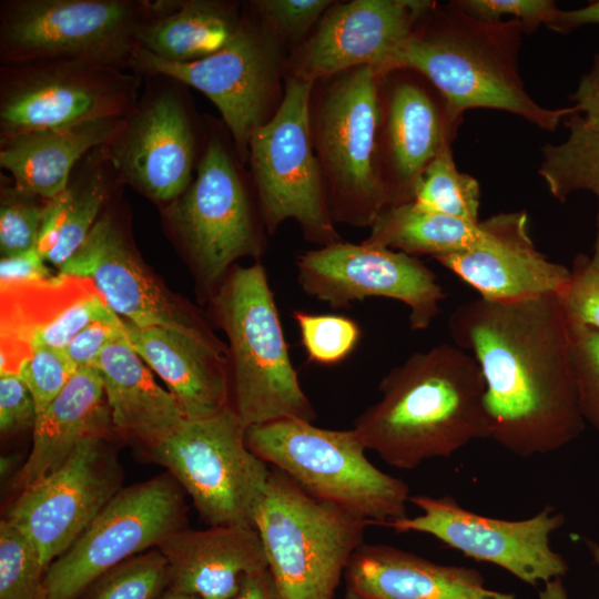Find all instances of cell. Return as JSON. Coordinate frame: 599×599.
Listing matches in <instances>:
<instances>
[{
  "label": "cell",
  "mask_w": 599,
  "mask_h": 599,
  "mask_svg": "<svg viewBox=\"0 0 599 599\" xmlns=\"http://www.w3.org/2000/svg\"><path fill=\"white\" fill-rule=\"evenodd\" d=\"M538 599H569L562 578H555L544 583L538 593Z\"/></svg>",
  "instance_id": "50"
},
{
  "label": "cell",
  "mask_w": 599,
  "mask_h": 599,
  "mask_svg": "<svg viewBox=\"0 0 599 599\" xmlns=\"http://www.w3.org/2000/svg\"><path fill=\"white\" fill-rule=\"evenodd\" d=\"M379 149L388 205L415 199L429 163L451 145L463 121L423 75L406 69L379 77Z\"/></svg>",
  "instance_id": "18"
},
{
  "label": "cell",
  "mask_w": 599,
  "mask_h": 599,
  "mask_svg": "<svg viewBox=\"0 0 599 599\" xmlns=\"http://www.w3.org/2000/svg\"><path fill=\"white\" fill-rule=\"evenodd\" d=\"M414 202L439 213L479 222V183L458 171L451 145L445 146L426 167Z\"/></svg>",
  "instance_id": "34"
},
{
  "label": "cell",
  "mask_w": 599,
  "mask_h": 599,
  "mask_svg": "<svg viewBox=\"0 0 599 599\" xmlns=\"http://www.w3.org/2000/svg\"><path fill=\"white\" fill-rule=\"evenodd\" d=\"M123 331L136 354L164 380L185 418L230 406L229 349L213 332L190 335L125 319Z\"/></svg>",
  "instance_id": "24"
},
{
  "label": "cell",
  "mask_w": 599,
  "mask_h": 599,
  "mask_svg": "<svg viewBox=\"0 0 599 599\" xmlns=\"http://www.w3.org/2000/svg\"><path fill=\"white\" fill-rule=\"evenodd\" d=\"M567 321L580 412L585 423L599 434V331Z\"/></svg>",
  "instance_id": "39"
},
{
  "label": "cell",
  "mask_w": 599,
  "mask_h": 599,
  "mask_svg": "<svg viewBox=\"0 0 599 599\" xmlns=\"http://www.w3.org/2000/svg\"><path fill=\"white\" fill-rule=\"evenodd\" d=\"M368 525L314 497L277 468L271 469L254 518L283 599H334Z\"/></svg>",
  "instance_id": "6"
},
{
  "label": "cell",
  "mask_w": 599,
  "mask_h": 599,
  "mask_svg": "<svg viewBox=\"0 0 599 599\" xmlns=\"http://www.w3.org/2000/svg\"><path fill=\"white\" fill-rule=\"evenodd\" d=\"M345 599H517L485 586L481 573L433 562L389 545H361L345 570Z\"/></svg>",
  "instance_id": "25"
},
{
  "label": "cell",
  "mask_w": 599,
  "mask_h": 599,
  "mask_svg": "<svg viewBox=\"0 0 599 599\" xmlns=\"http://www.w3.org/2000/svg\"><path fill=\"white\" fill-rule=\"evenodd\" d=\"M227 337L230 407L246 427L317 414L294 368L265 267L234 265L211 295Z\"/></svg>",
  "instance_id": "4"
},
{
  "label": "cell",
  "mask_w": 599,
  "mask_h": 599,
  "mask_svg": "<svg viewBox=\"0 0 599 599\" xmlns=\"http://www.w3.org/2000/svg\"><path fill=\"white\" fill-rule=\"evenodd\" d=\"M588 24H599V0L589 1L585 7L576 10H561L548 27L558 33H569L570 31Z\"/></svg>",
  "instance_id": "49"
},
{
  "label": "cell",
  "mask_w": 599,
  "mask_h": 599,
  "mask_svg": "<svg viewBox=\"0 0 599 599\" xmlns=\"http://www.w3.org/2000/svg\"><path fill=\"white\" fill-rule=\"evenodd\" d=\"M585 542L593 562L599 566V544L590 539H586Z\"/></svg>",
  "instance_id": "52"
},
{
  "label": "cell",
  "mask_w": 599,
  "mask_h": 599,
  "mask_svg": "<svg viewBox=\"0 0 599 599\" xmlns=\"http://www.w3.org/2000/svg\"><path fill=\"white\" fill-rule=\"evenodd\" d=\"M152 2L19 0L1 11V58L9 64L80 61L130 63Z\"/></svg>",
  "instance_id": "10"
},
{
  "label": "cell",
  "mask_w": 599,
  "mask_h": 599,
  "mask_svg": "<svg viewBox=\"0 0 599 599\" xmlns=\"http://www.w3.org/2000/svg\"><path fill=\"white\" fill-rule=\"evenodd\" d=\"M77 370L63 348L49 345L33 347L19 375L33 396L37 416L61 393Z\"/></svg>",
  "instance_id": "40"
},
{
  "label": "cell",
  "mask_w": 599,
  "mask_h": 599,
  "mask_svg": "<svg viewBox=\"0 0 599 599\" xmlns=\"http://www.w3.org/2000/svg\"><path fill=\"white\" fill-rule=\"evenodd\" d=\"M37 407L33 396L20 375L0 374V430L13 435L33 429Z\"/></svg>",
  "instance_id": "44"
},
{
  "label": "cell",
  "mask_w": 599,
  "mask_h": 599,
  "mask_svg": "<svg viewBox=\"0 0 599 599\" xmlns=\"http://www.w3.org/2000/svg\"><path fill=\"white\" fill-rule=\"evenodd\" d=\"M281 62L278 35L266 23L247 22H240L221 50L197 61L172 62L139 47L130 61L205 94L221 112L243 161L252 135L271 119Z\"/></svg>",
  "instance_id": "13"
},
{
  "label": "cell",
  "mask_w": 599,
  "mask_h": 599,
  "mask_svg": "<svg viewBox=\"0 0 599 599\" xmlns=\"http://www.w3.org/2000/svg\"><path fill=\"white\" fill-rule=\"evenodd\" d=\"M156 599H201L200 597L166 588Z\"/></svg>",
  "instance_id": "51"
},
{
  "label": "cell",
  "mask_w": 599,
  "mask_h": 599,
  "mask_svg": "<svg viewBox=\"0 0 599 599\" xmlns=\"http://www.w3.org/2000/svg\"><path fill=\"white\" fill-rule=\"evenodd\" d=\"M122 481L110 435L90 436L60 468L21 490L4 519L27 536L47 569L123 488Z\"/></svg>",
  "instance_id": "17"
},
{
  "label": "cell",
  "mask_w": 599,
  "mask_h": 599,
  "mask_svg": "<svg viewBox=\"0 0 599 599\" xmlns=\"http://www.w3.org/2000/svg\"><path fill=\"white\" fill-rule=\"evenodd\" d=\"M105 181L95 172L45 201L35 248L60 268L83 244L105 199Z\"/></svg>",
  "instance_id": "32"
},
{
  "label": "cell",
  "mask_w": 599,
  "mask_h": 599,
  "mask_svg": "<svg viewBox=\"0 0 599 599\" xmlns=\"http://www.w3.org/2000/svg\"><path fill=\"white\" fill-rule=\"evenodd\" d=\"M37 248L0 260V286L42 282L53 277Z\"/></svg>",
  "instance_id": "46"
},
{
  "label": "cell",
  "mask_w": 599,
  "mask_h": 599,
  "mask_svg": "<svg viewBox=\"0 0 599 599\" xmlns=\"http://www.w3.org/2000/svg\"><path fill=\"white\" fill-rule=\"evenodd\" d=\"M419 508L415 517L386 524L396 532L428 534L477 561L496 565L519 580L537 586L562 578L565 558L550 546V536L565 524L550 505L535 516L507 520L483 516L461 507L451 496H410Z\"/></svg>",
  "instance_id": "14"
},
{
  "label": "cell",
  "mask_w": 599,
  "mask_h": 599,
  "mask_svg": "<svg viewBox=\"0 0 599 599\" xmlns=\"http://www.w3.org/2000/svg\"><path fill=\"white\" fill-rule=\"evenodd\" d=\"M333 1L327 0H260L253 6L266 24L277 34L297 40L322 18Z\"/></svg>",
  "instance_id": "43"
},
{
  "label": "cell",
  "mask_w": 599,
  "mask_h": 599,
  "mask_svg": "<svg viewBox=\"0 0 599 599\" xmlns=\"http://www.w3.org/2000/svg\"><path fill=\"white\" fill-rule=\"evenodd\" d=\"M525 32V26L515 19L480 20L453 1L434 2L394 55L388 72H417L459 114L476 108L500 110L555 131L577 111L573 105L545 108L525 89L518 64Z\"/></svg>",
  "instance_id": "3"
},
{
  "label": "cell",
  "mask_w": 599,
  "mask_h": 599,
  "mask_svg": "<svg viewBox=\"0 0 599 599\" xmlns=\"http://www.w3.org/2000/svg\"><path fill=\"white\" fill-rule=\"evenodd\" d=\"M231 599H283L268 569L243 577L237 592Z\"/></svg>",
  "instance_id": "48"
},
{
  "label": "cell",
  "mask_w": 599,
  "mask_h": 599,
  "mask_svg": "<svg viewBox=\"0 0 599 599\" xmlns=\"http://www.w3.org/2000/svg\"><path fill=\"white\" fill-rule=\"evenodd\" d=\"M95 368L113 428L124 437L146 448L185 418L175 398L156 384L124 333L103 349Z\"/></svg>",
  "instance_id": "29"
},
{
  "label": "cell",
  "mask_w": 599,
  "mask_h": 599,
  "mask_svg": "<svg viewBox=\"0 0 599 599\" xmlns=\"http://www.w3.org/2000/svg\"><path fill=\"white\" fill-rule=\"evenodd\" d=\"M486 220L470 222L423 207L414 201L387 206L370 226L365 243L433 258L480 245Z\"/></svg>",
  "instance_id": "31"
},
{
  "label": "cell",
  "mask_w": 599,
  "mask_h": 599,
  "mask_svg": "<svg viewBox=\"0 0 599 599\" xmlns=\"http://www.w3.org/2000/svg\"><path fill=\"white\" fill-rule=\"evenodd\" d=\"M126 120L102 118L13 136L1 141L0 165L17 187L48 201L68 186L74 164L89 150L116 142Z\"/></svg>",
  "instance_id": "28"
},
{
  "label": "cell",
  "mask_w": 599,
  "mask_h": 599,
  "mask_svg": "<svg viewBox=\"0 0 599 599\" xmlns=\"http://www.w3.org/2000/svg\"><path fill=\"white\" fill-rule=\"evenodd\" d=\"M166 588V560L153 548L111 568L77 599H156Z\"/></svg>",
  "instance_id": "35"
},
{
  "label": "cell",
  "mask_w": 599,
  "mask_h": 599,
  "mask_svg": "<svg viewBox=\"0 0 599 599\" xmlns=\"http://www.w3.org/2000/svg\"><path fill=\"white\" fill-rule=\"evenodd\" d=\"M246 426L230 407L184 418L144 448L189 494L210 526H252L271 469L246 445Z\"/></svg>",
  "instance_id": "8"
},
{
  "label": "cell",
  "mask_w": 599,
  "mask_h": 599,
  "mask_svg": "<svg viewBox=\"0 0 599 599\" xmlns=\"http://www.w3.org/2000/svg\"><path fill=\"white\" fill-rule=\"evenodd\" d=\"M245 441L304 490L368 524L386 526L407 516L408 485L368 460L354 429H325L283 418L247 427Z\"/></svg>",
  "instance_id": "5"
},
{
  "label": "cell",
  "mask_w": 599,
  "mask_h": 599,
  "mask_svg": "<svg viewBox=\"0 0 599 599\" xmlns=\"http://www.w3.org/2000/svg\"><path fill=\"white\" fill-rule=\"evenodd\" d=\"M123 333L122 318L97 321L83 327L63 349L78 369L95 367L103 349Z\"/></svg>",
  "instance_id": "45"
},
{
  "label": "cell",
  "mask_w": 599,
  "mask_h": 599,
  "mask_svg": "<svg viewBox=\"0 0 599 599\" xmlns=\"http://www.w3.org/2000/svg\"><path fill=\"white\" fill-rule=\"evenodd\" d=\"M167 565V588L201 599H231L244 576L267 568L252 526L184 528L159 547Z\"/></svg>",
  "instance_id": "26"
},
{
  "label": "cell",
  "mask_w": 599,
  "mask_h": 599,
  "mask_svg": "<svg viewBox=\"0 0 599 599\" xmlns=\"http://www.w3.org/2000/svg\"><path fill=\"white\" fill-rule=\"evenodd\" d=\"M466 13L486 21H500L511 17L520 21L527 32L541 24L547 28L556 18L559 8L551 0H456L453 1Z\"/></svg>",
  "instance_id": "42"
},
{
  "label": "cell",
  "mask_w": 599,
  "mask_h": 599,
  "mask_svg": "<svg viewBox=\"0 0 599 599\" xmlns=\"http://www.w3.org/2000/svg\"><path fill=\"white\" fill-rule=\"evenodd\" d=\"M380 398L354 422L366 447L412 470L489 438L484 377L474 357L450 344L413 353L378 385Z\"/></svg>",
  "instance_id": "2"
},
{
  "label": "cell",
  "mask_w": 599,
  "mask_h": 599,
  "mask_svg": "<svg viewBox=\"0 0 599 599\" xmlns=\"http://www.w3.org/2000/svg\"><path fill=\"white\" fill-rule=\"evenodd\" d=\"M112 146L118 170L149 197L173 202L190 186L194 139L186 112L173 93L156 95L128 118Z\"/></svg>",
  "instance_id": "23"
},
{
  "label": "cell",
  "mask_w": 599,
  "mask_h": 599,
  "mask_svg": "<svg viewBox=\"0 0 599 599\" xmlns=\"http://www.w3.org/2000/svg\"><path fill=\"white\" fill-rule=\"evenodd\" d=\"M296 281L302 291L332 308H347L369 297L409 307V326L424 331L439 313L446 294L436 274L417 256L365 243L337 242L300 254Z\"/></svg>",
  "instance_id": "16"
},
{
  "label": "cell",
  "mask_w": 599,
  "mask_h": 599,
  "mask_svg": "<svg viewBox=\"0 0 599 599\" xmlns=\"http://www.w3.org/2000/svg\"><path fill=\"white\" fill-rule=\"evenodd\" d=\"M45 570L27 536L9 520H1L0 599H49Z\"/></svg>",
  "instance_id": "36"
},
{
  "label": "cell",
  "mask_w": 599,
  "mask_h": 599,
  "mask_svg": "<svg viewBox=\"0 0 599 599\" xmlns=\"http://www.w3.org/2000/svg\"><path fill=\"white\" fill-rule=\"evenodd\" d=\"M240 22L219 2L155 1L138 47L172 62H193L221 50Z\"/></svg>",
  "instance_id": "30"
},
{
  "label": "cell",
  "mask_w": 599,
  "mask_h": 599,
  "mask_svg": "<svg viewBox=\"0 0 599 599\" xmlns=\"http://www.w3.org/2000/svg\"><path fill=\"white\" fill-rule=\"evenodd\" d=\"M448 329L483 374L489 438L530 457L580 436L586 423L558 294L507 302L479 297L449 315Z\"/></svg>",
  "instance_id": "1"
},
{
  "label": "cell",
  "mask_w": 599,
  "mask_h": 599,
  "mask_svg": "<svg viewBox=\"0 0 599 599\" xmlns=\"http://www.w3.org/2000/svg\"><path fill=\"white\" fill-rule=\"evenodd\" d=\"M38 196L19 187L1 183L0 253L11 256L35 247L43 215Z\"/></svg>",
  "instance_id": "38"
},
{
  "label": "cell",
  "mask_w": 599,
  "mask_h": 599,
  "mask_svg": "<svg viewBox=\"0 0 599 599\" xmlns=\"http://www.w3.org/2000/svg\"><path fill=\"white\" fill-rule=\"evenodd\" d=\"M169 217L211 295L236 260L258 261L264 253L265 242L246 190L216 139L209 143L195 180L172 202Z\"/></svg>",
  "instance_id": "15"
},
{
  "label": "cell",
  "mask_w": 599,
  "mask_h": 599,
  "mask_svg": "<svg viewBox=\"0 0 599 599\" xmlns=\"http://www.w3.org/2000/svg\"><path fill=\"white\" fill-rule=\"evenodd\" d=\"M59 273L89 280L118 316L138 326H162L190 335L212 332L193 308L156 281L110 217L97 221Z\"/></svg>",
  "instance_id": "20"
},
{
  "label": "cell",
  "mask_w": 599,
  "mask_h": 599,
  "mask_svg": "<svg viewBox=\"0 0 599 599\" xmlns=\"http://www.w3.org/2000/svg\"><path fill=\"white\" fill-rule=\"evenodd\" d=\"M527 221L526 212L490 216L486 219L488 235L480 245L435 260L487 301L559 295L569 283L570 268L536 250Z\"/></svg>",
  "instance_id": "22"
},
{
  "label": "cell",
  "mask_w": 599,
  "mask_h": 599,
  "mask_svg": "<svg viewBox=\"0 0 599 599\" xmlns=\"http://www.w3.org/2000/svg\"><path fill=\"white\" fill-rule=\"evenodd\" d=\"M427 0H354L332 4L291 61V74L316 82L358 67L379 77L432 8Z\"/></svg>",
  "instance_id": "19"
},
{
  "label": "cell",
  "mask_w": 599,
  "mask_h": 599,
  "mask_svg": "<svg viewBox=\"0 0 599 599\" xmlns=\"http://www.w3.org/2000/svg\"><path fill=\"white\" fill-rule=\"evenodd\" d=\"M0 288V374L19 375L34 346L63 348L90 323L121 318L95 286L79 276L59 273Z\"/></svg>",
  "instance_id": "21"
},
{
  "label": "cell",
  "mask_w": 599,
  "mask_h": 599,
  "mask_svg": "<svg viewBox=\"0 0 599 599\" xmlns=\"http://www.w3.org/2000/svg\"><path fill=\"white\" fill-rule=\"evenodd\" d=\"M558 296L569 321L599 331V270L590 256L576 255L569 283Z\"/></svg>",
  "instance_id": "41"
},
{
  "label": "cell",
  "mask_w": 599,
  "mask_h": 599,
  "mask_svg": "<svg viewBox=\"0 0 599 599\" xmlns=\"http://www.w3.org/2000/svg\"><path fill=\"white\" fill-rule=\"evenodd\" d=\"M113 429L99 370L79 368L37 416L32 448L13 477V488L21 491L38 483L60 468L85 438Z\"/></svg>",
  "instance_id": "27"
},
{
  "label": "cell",
  "mask_w": 599,
  "mask_h": 599,
  "mask_svg": "<svg viewBox=\"0 0 599 599\" xmlns=\"http://www.w3.org/2000/svg\"><path fill=\"white\" fill-rule=\"evenodd\" d=\"M379 75L358 67L336 75L311 110L314 151L334 222L370 227L387 207L380 149Z\"/></svg>",
  "instance_id": "7"
},
{
  "label": "cell",
  "mask_w": 599,
  "mask_h": 599,
  "mask_svg": "<svg viewBox=\"0 0 599 599\" xmlns=\"http://www.w3.org/2000/svg\"><path fill=\"white\" fill-rule=\"evenodd\" d=\"M314 84L287 75L281 104L250 140L248 158L267 233L273 234L283 222L294 220L305 238L321 247L342 238L334 226L314 153L311 130Z\"/></svg>",
  "instance_id": "9"
},
{
  "label": "cell",
  "mask_w": 599,
  "mask_h": 599,
  "mask_svg": "<svg viewBox=\"0 0 599 599\" xmlns=\"http://www.w3.org/2000/svg\"><path fill=\"white\" fill-rule=\"evenodd\" d=\"M184 490L169 474L124 487L44 573L49 599H77L98 577L186 528Z\"/></svg>",
  "instance_id": "11"
},
{
  "label": "cell",
  "mask_w": 599,
  "mask_h": 599,
  "mask_svg": "<svg viewBox=\"0 0 599 599\" xmlns=\"http://www.w3.org/2000/svg\"><path fill=\"white\" fill-rule=\"evenodd\" d=\"M569 99L577 113L587 122L599 126V53L595 54L591 69L581 77Z\"/></svg>",
  "instance_id": "47"
},
{
  "label": "cell",
  "mask_w": 599,
  "mask_h": 599,
  "mask_svg": "<svg viewBox=\"0 0 599 599\" xmlns=\"http://www.w3.org/2000/svg\"><path fill=\"white\" fill-rule=\"evenodd\" d=\"M295 321L307 359L319 365L345 361L356 348L362 329L353 318L335 314H314L294 309Z\"/></svg>",
  "instance_id": "37"
},
{
  "label": "cell",
  "mask_w": 599,
  "mask_h": 599,
  "mask_svg": "<svg viewBox=\"0 0 599 599\" xmlns=\"http://www.w3.org/2000/svg\"><path fill=\"white\" fill-rule=\"evenodd\" d=\"M564 124L569 131L567 140L541 148L542 161L538 173L559 202L580 190L592 192L599 202V126L587 122L577 112L566 118ZM590 257L599 270V210Z\"/></svg>",
  "instance_id": "33"
},
{
  "label": "cell",
  "mask_w": 599,
  "mask_h": 599,
  "mask_svg": "<svg viewBox=\"0 0 599 599\" xmlns=\"http://www.w3.org/2000/svg\"><path fill=\"white\" fill-rule=\"evenodd\" d=\"M139 79L121 68L40 61L3 68L0 91L1 141L102 118H128Z\"/></svg>",
  "instance_id": "12"
}]
</instances>
